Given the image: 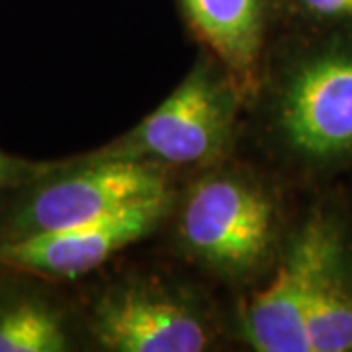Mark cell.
I'll use <instances>...</instances> for the list:
<instances>
[{
  "instance_id": "6da1fadb",
  "label": "cell",
  "mask_w": 352,
  "mask_h": 352,
  "mask_svg": "<svg viewBox=\"0 0 352 352\" xmlns=\"http://www.w3.org/2000/svg\"><path fill=\"white\" fill-rule=\"evenodd\" d=\"M266 145L294 180L352 175V25H305L268 53Z\"/></svg>"
},
{
  "instance_id": "7a4b0ae2",
  "label": "cell",
  "mask_w": 352,
  "mask_h": 352,
  "mask_svg": "<svg viewBox=\"0 0 352 352\" xmlns=\"http://www.w3.org/2000/svg\"><path fill=\"white\" fill-rule=\"evenodd\" d=\"M176 204L180 251L229 284L270 274L292 227L282 190L239 164L208 166Z\"/></svg>"
},
{
  "instance_id": "3957f363",
  "label": "cell",
  "mask_w": 352,
  "mask_h": 352,
  "mask_svg": "<svg viewBox=\"0 0 352 352\" xmlns=\"http://www.w3.org/2000/svg\"><path fill=\"white\" fill-rule=\"evenodd\" d=\"M243 92L204 51L178 87L138 126L96 151L94 159L170 168H208L223 161L237 133Z\"/></svg>"
},
{
  "instance_id": "277c9868",
  "label": "cell",
  "mask_w": 352,
  "mask_h": 352,
  "mask_svg": "<svg viewBox=\"0 0 352 352\" xmlns=\"http://www.w3.org/2000/svg\"><path fill=\"white\" fill-rule=\"evenodd\" d=\"M161 166L80 155L59 161L50 173L22 186L2 219L0 241L82 226L133 204L173 192Z\"/></svg>"
},
{
  "instance_id": "5b68a950",
  "label": "cell",
  "mask_w": 352,
  "mask_h": 352,
  "mask_svg": "<svg viewBox=\"0 0 352 352\" xmlns=\"http://www.w3.org/2000/svg\"><path fill=\"white\" fill-rule=\"evenodd\" d=\"M90 333L112 352H201L215 342L214 317L200 296L149 274L104 289L90 314Z\"/></svg>"
},
{
  "instance_id": "8992f818",
  "label": "cell",
  "mask_w": 352,
  "mask_h": 352,
  "mask_svg": "<svg viewBox=\"0 0 352 352\" xmlns=\"http://www.w3.org/2000/svg\"><path fill=\"white\" fill-rule=\"evenodd\" d=\"M342 196L323 192L289 227L268 284L243 307L239 331L252 351L307 352L305 317L321 251Z\"/></svg>"
},
{
  "instance_id": "52a82bcc",
  "label": "cell",
  "mask_w": 352,
  "mask_h": 352,
  "mask_svg": "<svg viewBox=\"0 0 352 352\" xmlns=\"http://www.w3.org/2000/svg\"><path fill=\"white\" fill-rule=\"evenodd\" d=\"M175 206V194L168 192L82 226L0 241V263L39 276L80 278L157 231Z\"/></svg>"
},
{
  "instance_id": "ba28073f",
  "label": "cell",
  "mask_w": 352,
  "mask_h": 352,
  "mask_svg": "<svg viewBox=\"0 0 352 352\" xmlns=\"http://www.w3.org/2000/svg\"><path fill=\"white\" fill-rule=\"evenodd\" d=\"M204 51L226 69L245 100L258 96L268 61V38L280 0H178Z\"/></svg>"
},
{
  "instance_id": "9c48e42d",
  "label": "cell",
  "mask_w": 352,
  "mask_h": 352,
  "mask_svg": "<svg viewBox=\"0 0 352 352\" xmlns=\"http://www.w3.org/2000/svg\"><path fill=\"white\" fill-rule=\"evenodd\" d=\"M73 340L63 309L34 289L0 292V352H65Z\"/></svg>"
},
{
  "instance_id": "30bf717a",
  "label": "cell",
  "mask_w": 352,
  "mask_h": 352,
  "mask_svg": "<svg viewBox=\"0 0 352 352\" xmlns=\"http://www.w3.org/2000/svg\"><path fill=\"white\" fill-rule=\"evenodd\" d=\"M305 25H352V0H280Z\"/></svg>"
},
{
  "instance_id": "8fae6325",
  "label": "cell",
  "mask_w": 352,
  "mask_h": 352,
  "mask_svg": "<svg viewBox=\"0 0 352 352\" xmlns=\"http://www.w3.org/2000/svg\"><path fill=\"white\" fill-rule=\"evenodd\" d=\"M59 161H30L0 149V190L22 188L50 173Z\"/></svg>"
}]
</instances>
